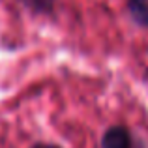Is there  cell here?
<instances>
[{
	"label": "cell",
	"mask_w": 148,
	"mask_h": 148,
	"mask_svg": "<svg viewBox=\"0 0 148 148\" xmlns=\"http://www.w3.org/2000/svg\"><path fill=\"white\" fill-rule=\"evenodd\" d=\"M101 148H137L131 133L122 126L111 127L101 139Z\"/></svg>",
	"instance_id": "6da1fadb"
},
{
	"label": "cell",
	"mask_w": 148,
	"mask_h": 148,
	"mask_svg": "<svg viewBox=\"0 0 148 148\" xmlns=\"http://www.w3.org/2000/svg\"><path fill=\"white\" fill-rule=\"evenodd\" d=\"M127 6L135 23L141 26H148V0H130Z\"/></svg>",
	"instance_id": "7a4b0ae2"
},
{
	"label": "cell",
	"mask_w": 148,
	"mask_h": 148,
	"mask_svg": "<svg viewBox=\"0 0 148 148\" xmlns=\"http://www.w3.org/2000/svg\"><path fill=\"white\" fill-rule=\"evenodd\" d=\"M25 2L36 11H49L53 8L54 0H25Z\"/></svg>",
	"instance_id": "3957f363"
},
{
	"label": "cell",
	"mask_w": 148,
	"mask_h": 148,
	"mask_svg": "<svg viewBox=\"0 0 148 148\" xmlns=\"http://www.w3.org/2000/svg\"><path fill=\"white\" fill-rule=\"evenodd\" d=\"M34 148H58V146H53V145H38V146H34Z\"/></svg>",
	"instance_id": "277c9868"
}]
</instances>
